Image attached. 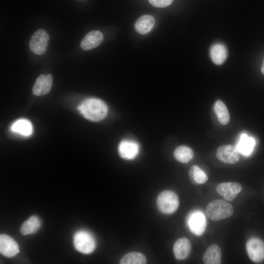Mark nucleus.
Segmentation results:
<instances>
[{"instance_id":"dca6fc26","label":"nucleus","mask_w":264,"mask_h":264,"mask_svg":"<svg viewBox=\"0 0 264 264\" xmlns=\"http://www.w3.org/2000/svg\"><path fill=\"white\" fill-rule=\"evenodd\" d=\"M210 55L214 63L220 65L227 59L228 55L227 48L222 44H215L210 47Z\"/></svg>"},{"instance_id":"a878e982","label":"nucleus","mask_w":264,"mask_h":264,"mask_svg":"<svg viewBox=\"0 0 264 264\" xmlns=\"http://www.w3.org/2000/svg\"><path fill=\"white\" fill-rule=\"evenodd\" d=\"M261 72L263 75H264V58L263 60L262 67H261Z\"/></svg>"},{"instance_id":"1a4fd4ad","label":"nucleus","mask_w":264,"mask_h":264,"mask_svg":"<svg viewBox=\"0 0 264 264\" xmlns=\"http://www.w3.org/2000/svg\"><path fill=\"white\" fill-rule=\"evenodd\" d=\"M242 190L240 183L236 182H222L216 187V191L228 201H233Z\"/></svg>"},{"instance_id":"4468645a","label":"nucleus","mask_w":264,"mask_h":264,"mask_svg":"<svg viewBox=\"0 0 264 264\" xmlns=\"http://www.w3.org/2000/svg\"><path fill=\"white\" fill-rule=\"evenodd\" d=\"M191 243L185 237L177 240L173 246L175 257L178 260H184L187 258L191 252Z\"/></svg>"},{"instance_id":"ddd939ff","label":"nucleus","mask_w":264,"mask_h":264,"mask_svg":"<svg viewBox=\"0 0 264 264\" xmlns=\"http://www.w3.org/2000/svg\"><path fill=\"white\" fill-rule=\"evenodd\" d=\"M103 33L99 30H92L87 34L81 41L80 46L84 50L92 49L102 42Z\"/></svg>"},{"instance_id":"9b49d317","label":"nucleus","mask_w":264,"mask_h":264,"mask_svg":"<svg viewBox=\"0 0 264 264\" xmlns=\"http://www.w3.org/2000/svg\"><path fill=\"white\" fill-rule=\"evenodd\" d=\"M53 83V76L51 74H41L36 79L32 89L33 94L42 96L50 91Z\"/></svg>"},{"instance_id":"20e7f679","label":"nucleus","mask_w":264,"mask_h":264,"mask_svg":"<svg viewBox=\"0 0 264 264\" xmlns=\"http://www.w3.org/2000/svg\"><path fill=\"white\" fill-rule=\"evenodd\" d=\"M73 244L77 251L86 254L91 253L96 247L94 237L85 230H80L75 234Z\"/></svg>"},{"instance_id":"2eb2a0df","label":"nucleus","mask_w":264,"mask_h":264,"mask_svg":"<svg viewBox=\"0 0 264 264\" xmlns=\"http://www.w3.org/2000/svg\"><path fill=\"white\" fill-rule=\"evenodd\" d=\"M202 260L205 264H220L221 263V252L216 244L210 245L204 252Z\"/></svg>"},{"instance_id":"f8f14e48","label":"nucleus","mask_w":264,"mask_h":264,"mask_svg":"<svg viewBox=\"0 0 264 264\" xmlns=\"http://www.w3.org/2000/svg\"><path fill=\"white\" fill-rule=\"evenodd\" d=\"M0 252L6 257H12L19 252L17 242L11 237L5 234L0 235Z\"/></svg>"},{"instance_id":"f03ea898","label":"nucleus","mask_w":264,"mask_h":264,"mask_svg":"<svg viewBox=\"0 0 264 264\" xmlns=\"http://www.w3.org/2000/svg\"><path fill=\"white\" fill-rule=\"evenodd\" d=\"M205 211L209 219L218 221L231 217L234 213V208L225 200L216 199L207 205Z\"/></svg>"},{"instance_id":"0eeeda50","label":"nucleus","mask_w":264,"mask_h":264,"mask_svg":"<svg viewBox=\"0 0 264 264\" xmlns=\"http://www.w3.org/2000/svg\"><path fill=\"white\" fill-rule=\"evenodd\" d=\"M246 252L253 262L260 263L264 261V242L258 237H251L246 243Z\"/></svg>"},{"instance_id":"f3484780","label":"nucleus","mask_w":264,"mask_h":264,"mask_svg":"<svg viewBox=\"0 0 264 264\" xmlns=\"http://www.w3.org/2000/svg\"><path fill=\"white\" fill-rule=\"evenodd\" d=\"M155 20L151 15H145L140 17L135 23V30L139 34L145 35L148 33L154 27Z\"/></svg>"},{"instance_id":"423d86ee","label":"nucleus","mask_w":264,"mask_h":264,"mask_svg":"<svg viewBox=\"0 0 264 264\" xmlns=\"http://www.w3.org/2000/svg\"><path fill=\"white\" fill-rule=\"evenodd\" d=\"M49 40L48 32L44 29H39L31 36L29 43L30 49L34 54L42 55L46 51Z\"/></svg>"},{"instance_id":"6ab92c4d","label":"nucleus","mask_w":264,"mask_h":264,"mask_svg":"<svg viewBox=\"0 0 264 264\" xmlns=\"http://www.w3.org/2000/svg\"><path fill=\"white\" fill-rule=\"evenodd\" d=\"M41 222L40 219L36 216H32L25 221L21 228V233L23 235L33 234L40 228Z\"/></svg>"},{"instance_id":"6e6552de","label":"nucleus","mask_w":264,"mask_h":264,"mask_svg":"<svg viewBox=\"0 0 264 264\" xmlns=\"http://www.w3.org/2000/svg\"><path fill=\"white\" fill-rule=\"evenodd\" d=\"M216 157L220 161L229 164H234L240 160L238 151L232 145H224L218 147Z\"/></svg>"},{"instance_id":"aec40b11","label":"nucleus","mask_w":264,"mask_h":264,"mask_svg":"<svg viewBox=\"0 0 264 264\" xmlns=\"http://www.w3.org/2000/svg\"><path fill=\"white\" fill-rule=\"evenodd\" d=\"M173 155L177 161L181 163H187L193 158L194 153L189 147L181 145L175 150Z\"/></svg>"},{"instance_id":"39448f33","label":"nucleus","mask_w":264,"mask_h":264,"mask_svg":"<svg viewBox=\"0 0 264 264\" xmlns=\"http://www.w3.org/2000/svg\"><path fill=\"white\" fill-rule=\"evenodd\" d=\"M187 225L191 233L196 236H201L206 227V220L204 213L200 210H194L188 215Z\"/></svg>"},{"instance_id":"393cba45","label":"nucleus","mask_w":264,"mask_h":264,"mask_svg":"<svg viewBox=\"0 0 264 264\" xmlns=\"http://www.w3.org/2000/svg\"><path fill=\"white\" fill-rule=\"evenodd\" d=\"M154 6L158 8H163L170 5L173 0H148Z\"/></svg>"},{"instance_id":"9d476101","label":"nucleus","mask_w":264,"mask_h":264,"mask_svg":"<svg viewBox=\"0 0 264 264\" xmlns=\"http://www.w3.org/2000/svg\"><path fill=\"white\" fill-rule=\"evenodd\" d=\"M118 150L121 157L126 160H132L138 155L139 146L134 141L123 140L120 142Z\"/></svg>"},{"instance_id":"b1692460","label":"nucleus","mask_w":264,"mask_h":264,"mask_svg":"<svg viewBox=\"0 0 264 264\" xmlns=\"http://www.w3.org/2000/svg\"><path fill=\"white\" fill-rule=\"evenodd\" d=\"M121 264H145L147 259L144 254L138 252H131L125 255L119 262Z\"/></svg>"},{"instance_id":"412c9836","label":"nucleus","mask_w":264,"mask_h":264,"mask_svg":"<svg viewBox=\"0 0 264 264\" xmlns=\"http://www.w3.org/2000/svg\"><path fill=\"white\" fill-rule=\"evenodd\" d=\"M189 175L191 182L195 185L203 184L208 180L206 173L197 165L191 167Z\"/></svg>"},{"instance_id":"5701e85b","label":"nucleus","mask_w":264,"mask_h":264,"mask_svg":"<svg viewBox=\"0 0 264 264\" xmlns=\"http://www.w3.org/2000/svg\"><path fill=\"white\" fill-rule=\"evenodd\" d=\"M11 130L23 135H29L32 132L31 122L26 119H22L15 121L11 127Z\"/></svg>"},{"instance_id":"7ed1b4c3","label":"nucleus","mask_w":264,"mask_h":264,"mask_svg":"<svg viewBox=\"0 0 264 264\" xmlns=\"http://www.w3.org/2000/svg\"><path fill=\"white\" fill-rule=\"evenodd\" d=\"M179 204L176 193L170 190L161 192L156 198V205L158 210L164 214H172L177 209Z\"/></svg>"},{"instance_id":"a211bd4d","label":"nucleus","mask_w":264,"mask_h":264,"mask_svg":"<svg viewBox=\"0 0 264 264\" xmlns=\"http://www.w3.org/2000/svg\"><path fill=\"white\" fill-rule=\"evenodd\" d=\"M255 144L253 138L248 136L247 134L242 133L240 138L237 145V149L242 154L248 155L252 152Z\"/></svg>"},{"instance_id":"4be33fe9","label":"nucleus","mask_w":264,"mask_h":264,"mask_svg":"<svg viewBox=\"0 0 264 264\" xmlns=\"http://www.w3.org/2000/svg\"><path fill=\"white\" fill-rule=\"evenodd\" d=\"M214 111L217 115L219 122L225 125L230 121V114L227 108L220 100L216 102L214 105Z\"/></svg>"},{"instance_id":"f257e3e1","label":"nucleus","mask_w":264,"mask_h":264,"mask_svg":"<svg viewBox=\"0 0 264 264\" xmlns=\"http://www.w3.org/2000/svg\"><path fill=\"white\" fill-rule=\"evenodd\" d=\"M76 109L84 117L94 122L103 120L108 113L106 104L101 100L94 98L84 100L77 106Z\"/></svg>"}]
</instances>
